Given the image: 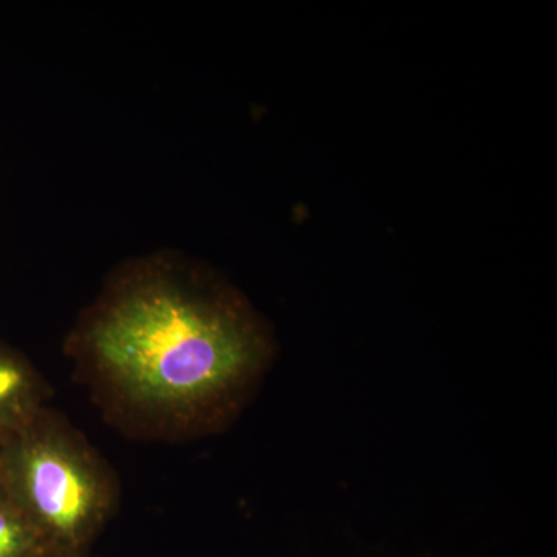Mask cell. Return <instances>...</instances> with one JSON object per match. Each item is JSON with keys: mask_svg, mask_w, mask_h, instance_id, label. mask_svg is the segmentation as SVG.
Returning <instances> with one entry per match:
<instances>
[{"mask_svg": "<svg viewBox=\"0 0 557 557\" xmlns=\"http://www.w3.org/2000/svg\"><path fill=\"white\" fill-rule=\"evenodd\" d=\"M72 344L119 416L163 434L225 423L273 357L269 330L239 293L168 256L120 270Z\"/></svg>", "mask_w": 557, "mask_h": 557, "instance_id": "cell-1", "label": "cell"}, {"mask_svg": "<svg viewBox=\"0 0 557 557\" xmlns=\"http://www.w3.org/2000/svg\"><path fill=\"white\" fill-rule=\"evenodd\" d=\"M0 486L62 557H87L116 504L100 454L47 408L0 443Z\"/></svg>", "mask_w": 557, "mask_h": 557, "instance_id": "cell-2", "label": "cell"}, {"mask_svg": "<svg viewBox=\"0 0 557 557\" xmlns=\"http://www.w3.org/2000/svg\"><path fill=\"white\" fill-rule=\"evenodd\" d=\"M46 387L30 362L0 344V443L46 409Z\"/></svg>", "mask_w": 557, "mask_h": 557, "instance_id": "cell-3", "label": "cell"}, {"mask_svg": "<svg viewBox=\"0 0 557 557\" xmlns=\"http://www.w3.org/2000/svg\"><path fill=\"white\" fill-rule=\"evenodd\" d=\"M0 557H62L0 486Z\"/></svg>", "mask_w": 557, "mask_h": 557, "instance_id": "cell-4", "label": "cell"}, {"mask_svg": "<svg viewBox=\"0 0 557 557\" xmlns=\"http://www.w3.org/2000/svg\"><path fill=\"white\" fill-rule=\"evenodd\" d=\"M87 557H89V556H87Z\"/></svg>", "mask_w": 557, "mask_h": 557, "instance_id": "cell-5", "label": "cell"}]
</instances>
